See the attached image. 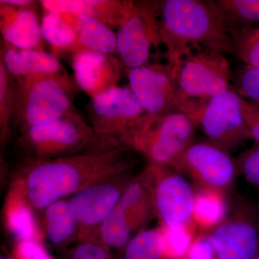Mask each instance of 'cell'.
I'll return each mask as SVG.
<instances>
[{
  "label": "cell",
  "instance_id": "6da1fadb",
  "mask_svg": "<svg viewBox=\"0 0 259 259\" xmlns=\"http://www.w3.org/2000/svg\"><path fill=\"white\" fill-rule=\"evenodd\" d=\"M143 157L127 145L108 142L85 152L46 161H23L15 182L32 208L42 211L60 199L110 177L134 171Z\"/></svg>",
  "mask_w": 259,
  "mask_h": 259
},
{
  "label": "cell",
  "instance_id": "7a4b0ae2",
  "mask_svg": "<svg viewBox=\"0 0 259 259\" xmlns=\"http://www.w3.org/2000/svg\"><path fill=\"white\" fill-rule=\"evenodd\" d=\"M160 37L175 75L181 61L199 49L235 55L226 19L210 0L161 1Z\"/></svg>",
  "mask_w": 259,
  "mask_h": 259
},
{
  "label": "cell",
  "instance_id": "3957f363",
  "mask_svg": "<svg viewBox=\"0 0 259 259\" xmlns=\"http://www.w3.org/2000/svg\"><path fill=\"white\" fill-rule=\"evenodd\" d=\"M15 107L12 137L30 127L50 123L76 111L79 88L64 71L14 78Z\"/></svg>",
  "mask_w": 259,
  "mask_h": 259
},
{
  "label": "cell",
  "instance_id": "277c9868",
  "mask_svg": "<svg viewBox=\"0 0 259 259\" xmlns=\"http://www.w3.org/2000/svg\"><path fill=\"white\" fill-rule=\"evenodd\" d=\"M110 140L99 137L77 111L16 135L15 144L23 161H46L88 151Z\"/></svg>",
  "mask_w": 259,
  "mask_h": 259
},
{
  "label": "cell",
  "instance_id": "5b68a950",
  "mask_svg": "<svg viewBox=\"0 0 259 259\" xmlns=\"http://www.w3.org/2000/svg\"><path fill=\"white\" fill-rule=\"evenodd\" d=\"M177 110L188 115L207 139L231 153L251 139L242 114L241 97L232 89L210 98L182 102Z\"/></svg>",
  "mask_w": 259,
  "mask_h": 259
},
{
  "label": "cell",
  "instance_id": "8992f818",
  "mask_svg": "<svg viewBox=\"0 0 259 259\" xmlns=\"http://www.w3.org/2000/svg\"><path fill=\"white\" fill-rule=\"evenodd\" d=\"M196 130L195 124L188 115L175 110L148 118L131 146L147 163L175 170L182 155L195 140Z\"/></svg>",
  "mask_w": 259,
  "mask_h": 259
},
{
  "label": "cell",
  "instance_id": "52a82bcc",
  "mask_svg": "<svg viewBox=\"0 0 259 259\" xmlns=\"http://www.w3.org/2000/svg\"><path fill=\"white\" fill-rule=\"evenodd\" d=\"M88 109L90 125L99 137L130 146L148 120L147 113L128 86L116 87L97 95Z\"/></svg>",
  "mask_w": 259,
  "mask_h": 259
},
{
  "label": "cell",
  "instance_id": "ba28073f",
  "mask_svg": "<svg viewBox=\"0 0 259 259\" xmlns=\"http://www.w3.org/2000/svg\"><path fill=\"white\" fill-rule=\"evenodd\" d=\"M231 74L224 54L206 49L191 53L175 72L180 104L210 98L231 90Z\"/></svg>",
  "mask_w": 259,
  "mask_h": 259
},
{
  "label": "cell",
  "instance_id": "9c48e42d",
  "mask_svg": "<svg viewBox=\"0 0 259 259\" xmlns=\"http://www.w3.org/2000/svg\"><path fill=\"white\" fill-rule=\"evenodd\" d=\"M147 177L156 216L169 229H188L194 221L196 194L182 174L169 168L147 163Z\"/></svg>",
  "mask_w": 259,
  "mask_h": 259
},
{
  "label": "cell",
  "instance_id": "30bf717a",
  "mask_svg": "<svg viewBox=\"0 0 259 259\" xmlns=\"http://www.w3.org/2000/svg\"><path fill=\"white\" fill-rule=\"evenodd\" d=\"M176 171L190 177L203 190L225 194L238 176L236 159L210 140H194L177 163Z\"/></svg>",
  "mask_w": 259,
  "mask_h": 259
},
{
  "label": "cell",
  "instance_id": "8fae6325",
  "mask_svg": "<svg viewBox=\"0 0 259 259\" xmlns=\"http://www.w3.org/2000/svg\"><path fill=\"white\" fill-rule=\"evenodd\" d=\"M161 1H134V7L117 33V53L127 70L149 63L151 49L161 44Z\"/></svg>",
  "mask_w": 259,
  "mask_h": 259
},
{
  "label": "cell",
  "instance_id": "7c38bea8",
  "mask_svg": "<svg viewBox=\"0 0 259 259\" xmlns=\"http://www.w3.org/2000/svg\"><path fill=\"white\" fill-rule=\"evenodd\" d=\"M218 259H253L259 243V208L241 200L208 236Z\"/></svg>",
  "mask_w": 259,
  "mask_h": 259
},
{
  "label": "cell",
  "instance_id": "4fadbf2b",
  "mask_svg": "<svg viewBox=\"0 0 259 259\" xmlns=\"http://www.w3.org/2000/svg\"><path fill=\"white\" fill-rule=\"evenodd\" d=\"M136 175L130 171L116 175L88 186L71 196L70 206L79 226L77 240L99 236V228L115 208Z\"/></svg>",
  "mask_w": 259,
  "mask_h": 259
},
{
  "label": "cell",
  "instance_id": "5bb4252c",
  "mask_svg": "<svg viewBox=\"0 0 259 259\" xmlns=\"http://www.w3.org/2000/svg\"><path fill=\"white\" fill-rule=\"evenodd\" d=\"M127 79L130 89L148 118L166 115L178 108L175 75L168 63H148L127 70Z\"/></svg>",
  "mask_w": 259,
  "mask_h": 259
},
{
  "label": "cell",
  "instance_id": "9a60e30c",
  "mask_svg": "<svg viewBox=\"0 0 259 259\" xmlns=\"http://www.w3.org/2000/svg\"><path fill=\"white\" fill-rule=\"evenodd\" d=\"M71 66L78 88L91 99L118 87L122 65L115 56L80 51L71 56Z\"/></svg>",
  "mask_w": 259,
  "mask_h": 259
},
{
  "label": "cell",
  "instance_id": "2e32d148",
  "mask_svg": "<svg viewBox=\"0 0 259 259\" xmlns=\"http://www.w3.org/2000/svg\"><path fill=\"white\" fill-rule=\"evenodd\" d=\"M3 41L24 50H44L40 23L32 7L18 8L0 3Z\"/></svg>",
  "mask_w": 259,
  "mask_h": 259
},
{
  "label": "cell",
  "instance_id": "e0dca14e",
  "mask_svg": "<svg viewBox=\"0 0 259 259\" xmlns=\"http://www.w3.org/2000/svg\"><path fill=\"white\" fill-rule=\"evenodd\" d=\"M45 11L72 15H88L109 26L120 27L127 18L132 0H42Z\"/></svg>",
  "mask_w": 259,
  "mask_h": 259
},
{
  "label": "cell",
  "instance_id": "ac0fdd59",
  "mask_svg": "<svg viewBox=\"0 0 259 259\" xmlns=\"http://www.w3.org/2000/svg\"><path fill=\"white\" fill-rule=\"evenodd\" d=\"M115 209L133 233L144 230L156 216L152 192L144 168L131 181Z\"/></svg>",
  "mask_w": 259,
  "mask_h": 259
},
{
  "label": "cell",
  "instance_id": "d6986e66",
  "mask_svg": "<svg viewBox=\"0 0 259 259\" xmlns=\"http://www.w3.org/2000/svg\"><path fill=\"white\" fill-rule=\"evenodd\" d=\"M0 53V61L14 78L64 71L57 57L45 51L19 49L3 41Z\"/></svg>",
  "mask_w": 259,
  "mask_h": 259
},
{
  "label": "cell",
  "instance_id": "ffe728a7",
  "mask_svg": "<svg viewBox=\"0 0 259 259\" xmlns=\"http://www.w3.org/2000/svg\"><path fill=\"white\" fill-rule=\"evenodd\" d=\"M44 212V237L51 246L64 248L74 240L77 241L79 226L69 201L60 199L51 204Z\"/></svg>",
  "mask_w": 259,
  "mask_h": 259
},
{
  "label": "cell",
  "instance_id": "44dd1931",
  "mask_svg": "<svg viewBox=\"0 0 259 259\" xmlns=\"http://www.w3.org/2000/svg\"><path fill=\"white\" fill-rule=\"evenodd\" d=\"M32 210L20 187L15 183L7 200L5 217L8 229L17 243H40L41 236Z\"/></svg>",
  "mask_w": 259,
  "mask_h": 259
},
{
  "label": "cell",
  "instance_id": "7402d4cb",
  "mask_svg": "<svg viewBox=\"0 0 259 259\" xmlns=\"http://www.w3.org/2000/svg\"><path fill=\"white\" fill-rule=\"evenodd\" d=\"M77 44L73 54L93 51L104 54L117 53V34L110 26L88 15H75Z\"/></svg>",
  "mask_w": 259,
  "mask_h": 259
},
{
  "label": "cell",
  "instance_id": "603a6c76",
  "mask_svg": "<svg viewBox=\"0 0 259 259\" xmlns=\"http://www.w3.org/2000/svg\"><path fill=\"white\" fill-rule=\"evenodd\" d=\"M67 15L45 11L40 22V30L44 40L49 42L54 52H74L77 44L76 23H72Z\"/></svg>",
  "mask_w": 259,
  "mask_h": 259
},
{
  "label": "cell",
  "instance_id": "cb8c5ba5",
  "mask_svg": "<svg viewBox=\"0 0 259 259\" xmlns=\"http://www.w3.org/2000/svg\"><path fill=\"white\" fill-rule=\"evenodd\" d=\"M120 259H171L160 229H144L132 237L122 250Z\"/></svg>",
  "mask_w": 259,
  "mask_h": 259
},
{
  "label": "cell",
  "instance_id": "d4e9b609",
  "mask_svg": "<svg viewBox=\"0 0 259 259\" xmlns=\"http://www.w3.org/2000/svg\"><path fill=\"white\" fill-rule=\"evenodd\" d=\"M214 3L226 19L230 32L259 25V0H218Z\"/></svg>",
  "mask_w": 259,
  "mask_h": 259
},
{
  "label": "cell",
  "instance_id": "484cf974",
  "mask_svg": "<svg viewBox=\"0 0 259 259\" xmlns=\"http://www.w3.org/2000/svg\"><path fill=\"white\" fill-rule=\"evenodd\" d=\"M15 81L0 61V141L5 149L12 137L11 122L15 107Z\"/></svg>",
  "mask_w": 259,
  "mask_h": 259
},
{
  "label": "cell",
  "instance_id": "4316f807",
  "mask_svg": "<svg viewBox=\"0 0 259 259\" xmlns=\"http://www.w3.org/2000/svg\"><path fill=\"white\" fill-rule=\"evenodd\" d=\"M235 55L245 65L259 69V30L248 27L231 32Z\"/></svg>",
  "mask_w": 259,
  "mask_h": 259
},
{
  "label": "cell",
  "instance_id": "83f0119b",
  "mask_svg": "<svg viewBox=\"0 0 259 259\" xmlns=\"http://www.w3.org/2000/svg\"><path fill=\"white\" fill-rule=\"evenodd\" d=\"M224 213L222 194L203 190L202 193L196 194L194 220L204 226H216L225 218Z\"/></svg>",
  "mask_w": 259,
  "mask_h": 259
},
{
  "label": "cell",
  "instance_id": "f1b7e54d",
  "mask_svg": "<svg viewBox=\"0 0 259 259\" xmlns=\"http://www.w3.org/2000/svg\"><path fill=\"white\" fill-rule=\"evenodd\" d=\"M68 259H117L99 236H90L77 240L70 249Z\"/></svg>",
  "mask_w": 259,
  "mask_h": 259
},
{
  "label": "cell",
  "instance_id": "f546056e",
  "mask_svg": "<svg viewBox=\"0 0 259 259\" xmlns=\"http://www.w3.org/2000/svg\"><path fill=\"white\" fill-rule=\"evenodd\" d=\"M235 91L247 100L259 106V69L245 65L236 78Z\"/></svg>",
  "mask_w": 259,
  "mask_h": 259
},
{
  "label": "cell",
  "instance_id": "4dcf8cb0",
  "mask_svg": "<svg viewBox=\"0 0 259 259\" xmlns=\"http://www.w3.org/2000/svg\"><path fill=\"white\" fill-rule=\"evenodd\" d=\"M166 241L167 254L171 259H185L194 239L188 229L162 230Z\"/></svg>",
  "mask_w": 259,
  "mask_h": 259
},
{
  "label": "cell",
  "instance_id": "1f68e13d",
  "mask_svg": "<svg viewBox=\"0 0 259 259\" xmlns=\"http://www.w3.org/2000/svg\"><path fill=\"white\" fill-rule=\"evenodd\" d=\"M238 171L245 180L259 191V145L253 146L236 158Z\"/></svg>",
  "mask_w": 259,
  "mask_h": 259
},
{
  "label": "cell",
  "instance_id": "d6a6232c",
  "mask_svg": "<svg viewBox=\"0 0 259 259\" xmlns=\"http://www.w3.org/2000/svg\"><path fill=\"white\" fill-rule=\"evenodd\" d=\"M241 109L251 139L259 145V106L241 97Z\"/></svg>",
  "mask_w": 259,
  "mask_h": 259
},
{
  "label": "cell",
  "instance_id": "836d02e7",
  "mask_svg": "<svg viewBox=\"0 0 259 259\" xmlns=\"http://www.w3.org/2000/svg\"><path fill=\"white\" fill-rule=\"evenodd\" d=\"M185 259H218L215 250L207 236L194 240Z\"/></svg>",
  "mask_w": 259,
  "mask_h": 259
},
{
  "label": "cell",
  "instance_id": "e575fe53",
  "mask_svg": "<svg viewBox=\"0 0 259 259\" xmlns=\"http://www.w3.org/2000/svg\"><path fill=\"white\" fill-rule=\"evenodd\" d=\"M36 3L37 2L31 1V0H1L0 1V3L13 5V6L18 7V8L31 7L32 5Z\"/></svg>",
  "mask_w": 259,
  "mask_h": 259
},
{
  "label": "cell",
  "instance_id": "d590c367",
  "mask_svg": "<svg viewBox=\"0 0 259 259\" xmlns=\"http://www.w3.org/2000/svg\"><path fill=\"white\" fill-rule=\"evenodd\" d=\"M0 259H16L15 258L13 254H7V253H3L1 255Z\"/></svg>",
  "mask_w": 259,
  "mask_h": 259
},
{
  "label": "cell",
  "instance_id": "8d00e7d4",
  "mask_svg": "<svg viewBox=\"0 0 259 259\" xmlns=\"http://www.w3.org/2000/svg\"><path fill=\"white\" fill-rule=\"evenodd\" d=\"M253 259H259V243H258V250H257L256 253H255L254 258H253Z\"/></svg>",
  "mask_w": 259,
  "mask_h": 259
},
{
  "label": "cell",
  "instance_id": "74e56055",
  "mask_svg": "<svg viewBox=\"0 0 259 259\" xmlns=\"http://www.w3.org/2000/svg\"><path fill=\"white\" fill-rule=\"evenodd\" d=\"M258 30H259V25H258Z\"/></svg>",
  "mask_w": 259,
  "mask_h": 259
}]
</instances>
